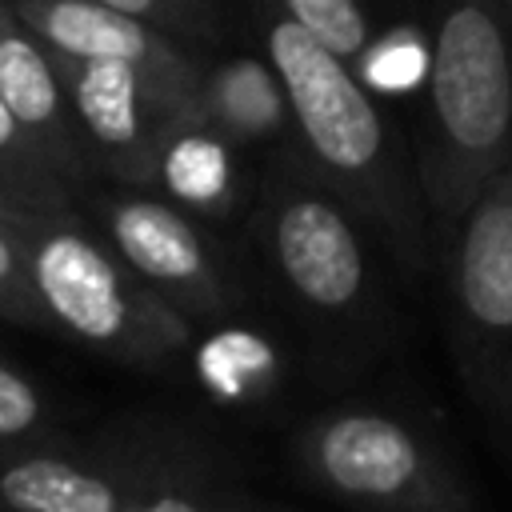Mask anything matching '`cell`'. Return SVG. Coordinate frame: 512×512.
Segmentation results:
<instances>
[{
    "label": "cell",
    "mask_w": 512,
    "mask_h": 512,
    "mask_svg": "<svg viewBox=\"0 0 512 512\" xmlns=\"http://www.w3.org/2000/svg\"><path fill=\"white\" fill-rule=\"evenodd\" d=\"M160 172H164L168 188L192 204H212L228 192V156L204 132L172 136L160 156Z\"/></svg>",
    "instance_id": "obj_12"
},
{
    "label": "cell",
    "mask_w": 512,
    "mask_h": 512,
    "mask_svg": "<svg viewBox=\"0 0 512 512\" xmlns=\"http://www.w3.org/2000/svg\"><path fill=\"white\" fill-rule=\"evenodd\" d=\"M272 256L284 284L320 316H340L368 292V260L344 204L296 188L272 212Z\"/></svg>",
    "instance_id": "obj_6"
},
{
    "label": "cell",
    "mask_w": 512,
    "mask_h": 512,
    "mask_svg": "<svg viewBox=\"0 0 512 512\" xmlns=\"http://www.w3.org/2000/svg\"><path fill=\"white\" fill-rule=\"evenodd\" d=\"M280 4L284 16H292L308 36H316L344 60H356L372 48V24L360 0H280Z\"/></svg>",
    "instance_id": "obj_13"
},
{
    "label": "cell",
    "mask_w": 512,
    "mask_h": 512,
    "mask_svg": "<svg viewBox=\"0 0 512 512\" xmlns=\"http://www.w3.org/2000/svg\"><path fill=\"white\" fill-rule=\"evenodd\" d=\"M0 96L24 132L48 136L60 128V80L40 44L16 28H0Z\"/></svg>",
    "instance_id": "obj_11"
},
{
    "label": "cell",
    "mask_w": 512,
    "mask_h": 512,
    "mask_svg": "<svg viewBox=\"0 0 512 512\" xmlns=\"http://www.w3.org/2000/svg\"><path fill=\"white\" fill-rule=\"evenodd\" d=\"M0 508L16 512H128L140 496L124 476L68 456H12L0 460Z\"/></svg>",
    "instance_id": "obj_10"
},
{
    "label": "cell",
    "mask_w": 512,
    "mask_h": 512,
    "mask_svg": "<svg viewBox=\"0 0 512 512\" xmlns=\"http://www.w3.org/2000/svg\"><path fill=\"white\" fill-rule=\"evenodd\" d=\"M176 64H140V60H80L68 76L72 108L84 132L104 152H140L160 136V116L176 104L164 96V76Z\"/></svg>",
    "instance_id": "obj_8"
},
{
    "label": "cell",
    "mask_w": 512,
    "mask_h": 512,
    "mask_svg": "<svg viewBox=\"0 0 512 512\" xmlns=\"http://www.w3.org/2000/svg\"><path fill=\"white\" fill-rule=\"evenodd\" d=\"M20 120L12 116V108L4 104V96H0V164L12 156V152H20Z\"/></svg>",
    "instance_id": "obj_16"
},
{
    "label": "cell",
    "mask_w": 512,
    "mask_h": 512,
    "mask_svg": "<svg viewBox=\"0 0 512 512\" xmlns=\"http://www.w3.org/2000/svg\"><path fill=\"white\" fill-rule=\"evenodd\" d=\"M104 228L120 260L156 292H172L188 304H216L224 296L216 260L196 224L172 204L148 196H124L104 208Z\"/></svg>",
    "instance_id": "obj_7"
},
{
    "label": "cell",
    "mask_w": 512,
    "mask_h": 512,
    "mask_svg": "<svg viewBox=\"0 0 512 512\" xmlns=\"http://www.w3.org/2000/svg\"><path fill=\"white\" fill-rule=\"evenodd\" d=\"M448 324L476 404L512 432V160L460 216L448 264Z\"/></svg>",
    "instance_id": "obj_3"
},
{
    "label": "cell",
    "mask_w": 512,
    "mask_h": 512,
    "mask_svg": "<svg viewBox=\"0 0 512 512\" xmlns=\"http://www.w3.org/2000/svg\"><path fill=\"white\" fill-rule=\"evenodd\" d=\"M0 312L20 316V320L44 316V304H40L36 284H32L28 252H24L12 220L4 216V208H0Z\"/></svg>",
    "instance_id": "obj_14"
},
{
    "label": "cell",
    "mask_w": 512,
    "mask_h": 512,
    "mask_svg": "<svg viewBox=\"0 0 512 512\" xmlns=\"http://www.w3.org/2000/svg\"><path fill=\"white\" fill-rule=\"evenodd\" d=\"M428 196L444 220L512 160V44L500 0H452L428 48Z\"/></svg>",
    "instance_id": "obj_1"
},
{
    "label": "cell",
    "mask_w": 512,
    "mask_h": 512,
    "mask_svg": "<svg viewBox=\"0 0 512 512\" xmlns=\"http://www.w3.org/2000/svg\"><path fill=\"white\" fill-rule=\"evenodd\" d=\"M0 208L28 252L32 284L48 320L92 348L132 360H152L180 344L184 332L160 296L136 288L124 260L108 256L88 232L40 220L8 200H0Z\"/></svg>",
    "instance_id": "obj_2"
},
{
    "label": "cell",
    "mask_w": 512,
    "mask_h": 512,
    "mask_svg": "<svg viewBox=\"0 0 512 512\" xmlns=\"http://www.w3.org/2000/svg\"><path fill=\"white\" fill-rule=\"evenodd\" d=\"M28 28L48 40L64 60H140L172 64L160 36L144 16L116 12L96 0H20Z\"/></svg>",
    "instance_id": "obj_9"
},
{
    "label": "cell",
    "mask_w": 512,
    "mask_h": 512,
    "mask_svg": "<svg viewBox=\"0 0 512 512\" xmlns=\"http://www.w3.org/2000/svg\"><path fill=\"white\" fill-rule=\"evenodd\" d=\"M96 4H108V8H116V12H128V16H156L160 8H164V0H96Z\"/></svg>",
    "instance_id": "obj_17"
},
{
    "label": "cell",
    "mask_w": 512,
    "mask_h": 512,
    "mask_svg": "<svg viewBox=\"0 0 512 512\" xmlns=\"http://www.w3.org/2000/svg\"><path fill=\"white\" fill-rule=\"evenodd\" d=\"M268 64L312 156L332 176L372 188L388 172V128L348 60L280 16L268 24Z\"/></svg>",
    "instance_id": "obj_4"
},
{
    "label": "cell",
    "mask_w": 512,
    "mask_h": 512,
    "mask_svg": "<svg viewBox=\"0 0 512 512\" xmlns=\"http://www.w3.org/2000/svg\"><path fill=\"white\" fill-rule=\"evenodd\" d=\"M304 472L340 500L380 508L456 504L436 452L396 416L344 408L320 420L304 440Z\"/></svg>",
    "instance_id": "obj_5"
},
{
    "label": "cell",
    "mask_w": 512,
    "mask_h": 512,
    "mask_svg": "<svg viewBox=\"0 0 512 512\" xmlns=\"http://www.w3.org/2000/svg\"><path fill=\"white\" fill-rule=\"evenodd\" d=\"M40 424H44V400L36 384L24 372L0 364V444H12Z\"/></svg>",
    "instance_id": "obj_15"
}]
</instances>
